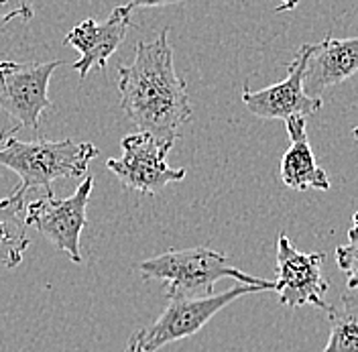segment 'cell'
<instances>
[{"label":"cell","mask_w":358,"mask_h":352,"mask_svg":"<svg viewBox=\"0 0 358 352\" xmlns=\"http://www.w3.org/2000/svg\"><path fill=\"white\" fill-rule=\"evenodd\" d=\"M169 29L155 41H138L131 66L118 67L120 108L136 129L159 141H178L179 129L192 118L194 108L185 82L173 66Z\"/></svg>","instance_id":"cell-1"},{"label":"cell","mask_w":358,"mask_h":352,"mask_svg":"<svg viewBox=\"0 0 358 352\" xmlns=\"http://www.w3.org/2000/svg\"><path fill=\"white\" fill-rule=\"evenodd\" d=\"M94 157H98V149L92 143H76L71 139L21 141L15 129L0 131V165L19 176V188L27 194L31 190L51 194L53 181L86 176Z\"/></svg>","instance_id":"cell-2"},{"label":"cell","mask_w":358,"mask_h":352,"mask_svg":"<svg viewBox=\"0 0 358 352\" xmlns=\"http://www.w3.org/2000/svg\"><path fill=\"white\" fill-rule=\"evenodd\" d=\"M145 279L165 283L167 297H208L220 279H236L245 286H261L265 291L275 289V281H265L243 273L228 257L210 246L173 248L138 265Z\"/></svg>","instance_id":"cell-3"},{"label":"cell","mask_w":358,"mask_h":352,"mask_svg":"<svg viewBox=\"0 0 358 352\" xmlns=\"http://www.w3.org/2000/svg\"><path fill=\"white\" fill-rule=\"evenodd\" d=\"M259 291L265 289L261 286L238 283L224 293H212L208 297H171L167 309H163V314L153 324L143 326L131 334L127 342V352H157L171 342L196 336L226 306H230L243 295Z\"/></svg>","instance_id":"cell-4"},{"label":"cell","mask_w":358,"mask_h":352,"mask_svg":"<svg viewBox=\"0 0 358 352\" xmlns=\"http://www.w3.org/2000/svg\"><path fill=\"white\" fill-rule=\"evenodd\" d=\"M94 190V179L86 176L78 190L59 199L55 194H43L41 198L31 199L24 206V222L41 232L47 241L66 253L71 263H82L80 239L86 228V210Z\"/></svg>","instance_id":"cell-5"},{"label":"cell","mask_w":358,"mask_h":352,"mask_svg":"<svg viewBox=\"0 0 358 352\" xmlns=\"http://www.w3.org/2000/svg\"><path fill=\"white\" fill-rule=\"evenodd\" d=\"M173 145V141H159L149 132L127 134L120 141L122 157L108 159L106 167L129 190L145 196H157L169 183L185 177V169H173L167 165V155Z\"/></svg>","instance_id":"cell-6"},{"label":"cell","mask_w":358,"mask_h":352,"mask_svg":"<svg viewBox=\"0 0 358 352\" xmlns=\"http://www.w3.org/2000/svg\"><path fill=\"white\" fill-rule=\"evenodd\" d=\"M64 62L17 64L0 62V111L6 112L19 129L33 131L41 136V116L53 108L49 100V80Z\"/></svg>","instance_id":"cell-7"},{"label":"cell","mask_w":358,"mask_h":352,"mask_svg":"<svg viewBox=\"0 0 358 352\" xmlns=\"http://www.w3.org/2000/svg\"><path fill=\"white\" fill-rule=\"evenodd\" d=\"M326 261L324 253H301L287 239L285 232L277 239V281L275 293L279 302L291 309L301 306H315L320 309L332 308L326 304L324 295L330 289V281L322 275V265Z\"/></svg>","instance_id":"cell-8"},{"label":"cell","mask_w":358,"mask_h":352,"mask_svg":"<svg viewBox=\"0 0 358 352\" xmlns=\"http://www.w3.org/2000/svg\"><path fill=\"white\" fill-rule=\"evenodd\" d=\"M310 45H301L295 53V59L289 64L287 78L279 84L268 88L252 90L245 84L243 88V102L250 114L265 120H287L293 116H312L322 108L320 98H310L303 92V67L308 59Z\"/></svg>","instance_id":"cell-9"},{"label":"cell","mask_w":358,"mask_h":352,"mask_svg":"<svg viewBox=\"0 0 358 352\" xmlns=\"http://www.w3.org/2000/svg\"><path fill=\"white\" fill-rule=\"evenodd\" d=\"M131 17H133V8L129 4L116 6L104 22L86 19L67 33L66 43L71 45L82 55L71 66L80 73L82 80L88 76L90 69L106 67L110 55H114V51L120 47V43L127 37V31L133 22Z\"/></svg>","instance_id":"cell-10"},{"label":"cell","mask_w":358,"mask_h":352,"mask_svg":"<svg viewBox=\"0 0 358 352\" xmlns=\"http://www.w3.org/2000/svg\"><path fill=\"white\" fill-rule=\"evenodd\" d=\"M358 69V39H336L326 37L308 49L303 67V92L310 98H320L328 88L346 82Z\"/></svg>","instance_id":"cell-11"},{"label":"cell","mask_w":358,"mask_h":352,"mask_svg":"<svg viewBox=\"0 0 358 352\" xmlns=\"http://www.w3.org/2000/svg\"><path fill=\"white\" fill-rule=\"evenodd\" d=\"M306 125H308L306 116H293L285 120L289 134V149L281 159L279 174L283 183L295 192H308V190L328 192L330 179L313 157Z\"/></svg>","instance_id":"cell-12"},{"label":"cell","mask_w":358,"mask_h":352,"mask_svg":"<svg viewBox=\"0 0 358 352\" xmlns=\"http://www.w3.org/2000/svg\"><path fill=\"white\" fill-rule=\"evenodd\" d=\"M27 192L17 188L10 196L0 198V265L15 269L22 263V255L29 248V234L24 222Z\"/></svg>","instance_id":"cell-13"},{"label":"cell","mask_w":358,"mask_h":352,"mask_svg":"<svg viewBox=\"0 0 358 352\" xmlns=\"http://www.w3.org/2000/svg\"><path fill=\"white\" fill-rule=\"evenodd\" d=\"M328 314L330 336L324 352H358V287H346L340 306Z\"/></svg>","instance_id":"cell-14"},{"label":"cell","mask_w":358,"mask_h":352,"mask_svg":"<svg viewBox=\"0 0 358 352\" xmlns=\"http://www.w3.org/2000/svg\"><path fill=\"white\" fill-rule=\"evenodd\" d=\"M336 261L340 271L346 275V287L358 286V241H357V214L352 216V224L348 230V244L336 248Z\"/></svg>","instance_id":"cell-15"},{"label":"cell","mask_w":358,"mask_h":352,"mask_svg":"<svg viewBox=\"0 0 358 352\" xmlns=\"http://www.w3.org/2000/svg\"><path fill=\"white\" fill-rule=\"evenodd\" d=\"M33 17H35L33 0H0V24L13 19L31 21Z\"/></svg>","instance_id":"cell-16"},{"label":"cell","mask_w":358,"mask_h":352,"mask_svg":"<svg viewBox=\"0 0 358 352\" xmlns=\"http://www.w3.org/2000/svg\"><path fill=\"white\" fill-rule=\"evenodd\" d=\"M179 2H187V0H131L129 6L131 8H157V6H169V4H179Z\"/></svg>","instance_id":"cell-17"},{"label":"cell","mask_w":358,"mask_h":352,"mask_svg":"<svg viewBox=\"0 0 358 352\" xmlns=\"http://www.w3.org/2000/svg\"><path fill=\"white\" fill-rule=\"evenodd\" d=\"M299 4V0H279V4H277V13H285V10H293L295 6Z\"/></svg>","instance_id":"cell-18"}]
</instances>
